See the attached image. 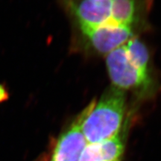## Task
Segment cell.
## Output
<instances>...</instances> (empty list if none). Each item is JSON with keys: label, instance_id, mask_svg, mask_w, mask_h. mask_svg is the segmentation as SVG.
Wrapping results in <instances>:
<instances>
[{"label": "cell", "instance_id": "7a4b0ae2", "mask_svg": "<svg viewBox=\"0 0 161 161\" xmlns=\"http://www.w3.org/2000/svg\"><path fill=\"white\" fill-rule=\"evenodd\" d=\"M106 62L110 79L118 88L139 87L148 82V74L141 71L131 63L125 45L108 54Z\"/></svg>", "mask_w": 161, "mask_h": 161}, {"label": "cell", "instance_id": "5b68a950", "mask_svg": "<svg viewBox=\"0 0 161 161\" xmlns=\"http://www.w3.org/2000/svg\"><path fill=\"white\" fill-rule=\"evenodd\" d=\"M124 143L119 134L110 140L87 144L79 161H121Z\"/></svg>", "mask_w": 161, "mask_h": 161}, {"label": "cell", "instance_id": "6da1fadb", "mask_svg": "<svg viewBox=\"0 0 161 161\" xmlns=\"http://www.w3.org/2000/svg\"><path fill=\"white\" fill-rule=\"evenodd\" d=\"M125 111L123 92L117 89L107 92L82 122L81 130L87 144L103 142L119 134Z\"/></svg>", "mask_w": 161, "mask_h": 161}, {"label": "cell", "instance_id": "52a82bcc", "mask_svg": "<svg viewBox=\"0 0 161 161\" xmlns=\"http://www.w3.org/2000/svg\"><path fill=\"white\" fill-rule=\"evenodd\" d=\"M9 98V92L6 86L3 84H0V103L6 102Z\"/></svg>", "mask_w": 161, "mask_h": 161}, {"label": "cell", "instance_id": "8992f818", "mask_svg": "<svg viewBox=\"0 0 161 161\" xmlns=\"http://www.w3.org/2000/svg\"><path fill=\"white\" fill-rule=\"evenodd\" d=\"M127 55L131 63L141 71L148 73L149 53L144 43L138 38H130L124 44Z\"/></svg>", "mask_w": 161, "mask_h": 161}, {"label": "cell", "instance_id": "277c9868", "mask_svg": "<svg viewBox=\"0 0 161 161\" xmlns=\"http://www.w3.org/2000/svg\"><path fill=\"white\" fill-rule=\"evenodd\" d=\"M95 103V102H91L60 135L54 149L52 161H79L87 145L82 132L81 124Z\"/></svg>", "mask_w": 161, "mask_h": 161}, {"label": "cell", "instance_id": "3957f363", "mask_svg": "<svg viewBox=\"0 0 161 161\" xmlns=\"http://www.w3.org/2000/svg\"><path fill=\"white\" fill-rule=\"evenodd\" d=\"M79 26L80 31L88 38L94 49L102 54H109L124 45L131 37L130 25H120L111 19L99 26L84 24H79Z\"/></svg>", "mask_w": 161, "mask_h": 161}]
</instances>
